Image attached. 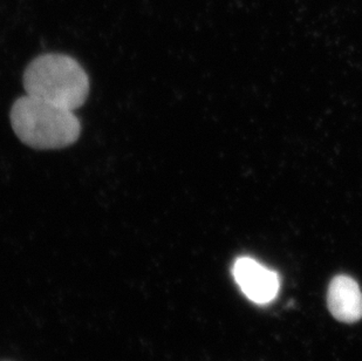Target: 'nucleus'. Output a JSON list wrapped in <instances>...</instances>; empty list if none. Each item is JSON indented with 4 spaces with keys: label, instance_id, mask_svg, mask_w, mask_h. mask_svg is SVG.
Instances as JSON below:
<instances>
[{
    "label": "nucleus",
    "instance_id": "1",
    "mask_svg": "<svg viewBox=\"0 0 362 361\" xmlns=\"http://www.w3.org/2000/svg\"><path fill=\"white\" fill-rule=\"evenodd\" d=\"M11 123L21 142L35 149H59L74 144L81 126L74 110L23 96L11 109Z\"/></svg>",
    "mask_w": 362,
    "mask_h": 361
},
{
    "label": "nucleus",
    "instance_id": "4",
    "mask_svg": "<svg viewBox=\"0 0 362 361\" xmlns=\"http://www.w3.org/2000/svg\"><path fill=\"white\" fill-rule=\"evenodd\" d=\"M327 306L337 321L352 324L362 319V291L352 277L339 275L332 280Z\"/></svg>",
    "mask_w": 362,
    "mask_h": 361
},
{
    "label": "nucleus",
    "instance_id": "3",
    "mask_svg": "<svg viewBox=\"0 0 362 361\" xmlns=\"http://www.w3.org/2000/svg\"><path fill=\"white\" fill-rule=\"evenodd\" d=\"M233 276L244 296L257 305L272 303L281 289L278 273L251 257H240L235 260Z\"/></svg>",
    "mask_w": 362,
    "mask_h": 361
},
{
    "label": "nucleus",
    "instance_id": "2",
    "mask_svg": "<svg viewBox=\"0 0 362 361\" xmlns=\"http://www.w3.org/2000/svg\"><path fill=\"white\" fill-rule=\"evenodd\" d=\"M26 96L76 110L87 100L89 80L79 62L64 55L35 59L24 73Z\"/></svg>",
    "mask_w": 362,
    "mask_h": 361
}]
</instances>
